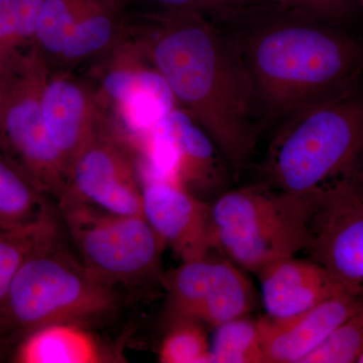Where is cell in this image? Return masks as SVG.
Returning a JSON list of instances; mask_svg holds the SVG:
<instances>
[{
    "label": "cell",
    "instance_id": "6da1fadb",
    "mask_svg": "<svg viewBox=\"0 0 363 363\" xmlns=\"http://www.w3.org/2000/svg\"><path fill=\"white\" fill-rule=\"evenodd\" d=\"M128 32L240 175L255 150L259 116L233 38L202 14L157 9L130 11Z\"/></svg>",
    "mask_w": 363,
    "mask_h": 363
},
{
    "label": "cell",
    "instance_id": "7a4b0ae2",
    "mask_svg": "<svg viewBox=\"0 0 363 363\" xmlns=\"http://www.w3.org/2000/svg\"><path fill=\"white\" fill-rule=\"evenodd\" d=\"M235 20L247 26L233 39L257 116L284 123L313 105L355 91L363 51L335 23L272 6L253 7Z\"/></svg>",
    "mask_w": 363,
    "mask_h": 363
},
{
    "label": "cell",
    "instance_id": "3957f363",
    "mask_svg": "<svg viewBox=\"0 0 363 363\" xmlns=\"http://www.w3.org/2000/svg\"><path fill=\"white\" fill-rule=\"evenodd\" d=\"M269 187L309 197L363 181V97L325 100L281 124L267 162Z\"/></svg>",
    "mask_w": 363,
    "mask_h": 363
},
{
    "label": "cell",
    "instance_id": "277c9868",
    "mask_svg": "<svg viewBox=\"0 0 363 363\" xmlns=\"http://www.w3.org/2000/svg\"><path fill=\"white\" fill-rule=\"evenodd\" d=\"M60 231L28 257L13 279L0 314V338L18 343L43 327L86 324L116 311L113 286L76 259Z\"/></svg>",
    "mask_w": 363,
    "mask_h": 363
},
{
    "label": "cell",
    "instance_id": "5b68a950",
    "mask_svg": "<svg viewBox=\"0 0 363 363\" xmlns=\"http://www.w3.org/2000/svg\"><path fill=\"white\" fill-rule=\"evenodd\" d=\"M215 245L229 260L259 274L308 245L307 199L266 186L227 191L211 203Z\"/></svg>",
    "mask_w": 363,
    "mask_h": 363
},
{
    "label": "cell",
    "instance_id": "8992f818",
    "mask_svg": "<svg viewBox=\"0 0 363 363\" xmlns=\"http://www.w3.org/2000/svg\"><path fill=\"white\" fill-rule=\"evenodd\" d=\"M49 74V65L33 48L18 52L0 70V154L33 187L58 201L69 169L50 138L43 114Z\"/></svg>",
    "mask_w": 363,
    "mask_h": 363
},
{
    "label": "cell",
    "instance_id": "52a82bcc",
    "mask_svg": "<svg viewBox=\"0 0 363 363\" xmlns=\"http://www.w3.org/2000/svg\"><path fill=\"white\" fill-rule=\"evenodd\" d=\"M59 210L81 262L105 283L162 279L164 245L143 215L111 214L87 206Z\"/></svg>",
    "mask_w": 363,
    "mask_h": 363
},
{
    "label": "cell",
    "instance_id": "ba28073f",
    "mask_svg": "<svg viewBox=\"0 0 363 363\" xmlns=\"http://www.w3.org/2000/svg\"><path fill=\"white\" fill-rule=\"evenodd\" d=\"M89 78L111 123L131 145L179 105L128 30L111 51L91 63Z\"/></svg>",
    "mask_w": 363,
    "mask_h": 363
},
{
    "label": "cell",
    "instance_id": "9c48e42d",
    "mask_svg": "<svg viewBox=\"0 0 363 363\" xmlns=\"http://www.w3.org/2000/svg\"><path fill=\"white\" fill-rule=\"evenodd\" d=\"M58 208L87 206L107 213L143 215L138 157L116 130L106 109L72 164Z\"/></svg>",
    "mask_w": 363,
    "mask_h": 363
},
{
    "label": "cell",
    "instance_id": "30bf717a",
    "mask_svg": "<svg viewBox=\"0 0 363 363\" xmlns=\"http://www.w3.org/2000/svg\"><path fill=\"white\" fill-rule=\"evenodd\" d=\"M231 260L185 262L162 274L167 292V326L195 321L217 327L245 316L255 306V291L247 277Z\"/></svg>",
    "mask_w": 363,
    "mask_h": 363
},
{
    "label": "cell",
    "instance_id": "8fae6325",
    "mask_svg": "<svg viewBox=\"0 0 363 363\" xmlns=\"http://www.w3.org/2000/svg\"><path fill=\"white\" fill-rule=\"evenodd\" d=\"M310 259L350 290H363V181L344 182L306 197Z\"/></svg>",
    "mask_w": 363,
    "mask_h": 363
},
{
    "label": "cell",
    "instance_id": "7c38bea8",
    "mask_svg": "<svg viewBox=\"0 0 363 363\" xmlns=\"http://www.w3.org/2000/svg\"><path fill=\"white\" fill-rule=\"evenodd\" d=\"M143 216L182 262L201 259L215 245L211 204L169 179L140 177Z\"/></svg>",
    "mask_w": 363,
    "mask_h": 363
},
{
    "label": "cell",
    "instance_id": "4fadbf2b",
    "mask_svg": "<svg viewBox=\"0 0 363 363\" xmlns=\"http://www.w3.org/2000/svg\"><path fill=\"white\" fill-rule=\"evenodd\" d=\"M45 128L69 172L104 111L96 84L72 71H51L42 96Z\"/></svg>",
    "mask_w": 363,
    "mask_h": 363
},
{
    "label": "cell",
    "instance_id": "5bb4252c",
    "mask_svg": "<svg viewBox=\"0 0 363 363\" xmlns=\"http://www.w3.org/2000/svg\"><path fill=\"white\" fill-rule=\"evenodd\" d=\"M362 298L363 290H348L296 317L260 318L264 363H302L357 311Z\"/></svg>",
    "mask_w": 363,
    "mask_h": 363
},
{
    "label": "cell",
    "instance_id": "9a60e30c",
    "mask_svg": "<svg viewBox=\"0 0 363 363\" xmlns=\"http://www.w3.org/2000/svg\"><path fill=\"white\" fill-rule=\"evenodd\" d=\"M257 276L262 284L267 316L272 319L298 316L324 301L350 290L326 267L311 259L292 257L281 259Z\"/></svg>",
    "mask_w": 363,
    "mask_h": 363
},
{
    "label": "cell",
    "instance_id": "2e32d148",
    "mask_svg": "<svg viewBox=\"0 0 363 363\" xmlns=\"http://www.w3.org/2000/svg\"><path fill=\"white\" fill-rule=\"evenodd\" d=\"M160 123L173 147L178 183L200 199L213 193L221 184L218 150L206 131L180 107L160 119Z\"/></svg>",
    "mask_w": 363,
    "mask_h": 363
},
{
    "label": "cell",
    "instance_id": "e0dca14e",
    "mask_svg": "<svg viewBox=\"0 0 363 363\" xmlns=\"http://www.w3.org/2000/svg\"><path fill=\"white\" fill-rule=\"evenodd\" d=\"M133 0H96L73 26L51 71H72L111 51L126 33Z\"/></svg>",
    "mask_w": 363,
    "mask_h": 363
},
{
    "label": "cell",
    "instance_id": "ac0fdd59",
    "mask_svg": "<svg viewBox=\"0 0 363 363\" xmlns=\"http://www.w3.org/2000/svg\"><path fill=\"white\" fill-rule=\"evenodd\" d=\"M13 362L18 363H95L104 362L99 345L82 325H49L18 343Z\"/></svg>",
    "mask_w": 363,
    "mask_h": 363
},
{
    "label": "cell",
    "instance_id": "d6986e66",
    "mask_svg": "<svg viewBox=\"0 0 363 363\" xmlns=\"http://www.w3.org/2000/svg\"><path fill=\"white\" fill-rule=\"evenodd\" d=\"M56 220L49 198L0 154V229H21Z\"/></svg>",
    "mask_w": 363,
    "mask_h": 363
},
{
    "label": "cell",
    "instance_id": "ffe728a7",
    "mask_svg": "<svg viewBox=\"0 0 363 363\" xmlns=\"http://www.w3.org/2000/svg\"><path fill=\"white\" fill-rule=\"evenodd\" d=\"M96 0H45L33 48L52 66L73 26Z\"/></svg>",
    "mask_w": 363,
    "mask_h": 363
},
{
    "label": "cell",
    "instance_id": "44dd1931",
    "mask_svg": "<svg viewBox=\"0 0 363 363\" xmlns=\"http://www.w3.org/2000/svg\"><path fill=\"white\" fill-rule=\"evenodd\" d=\"M215 329L210 363H264L259 320L245 315Z\"/></svg>",
    "mask_w": 363,
    "mask_h": 363
},
{
    "label": "cell",
    "instance_id": "7402d4cb",
    "mask_svg": "<svg viewBox=\"0 0 363 363\" xmlns=\"http://www.w3.org/2000/svg\"><path fill=\"white\" fill-rule=\"evenodd\" d=\"M59 230L57 220L28 228L0 229V314L9 286L26 257Z\"/></svg>",
    "mask_w": 363,
    "mask_h": 363
},
{
    "label": "cell",
    "instance_id": "603a6c76",
    "mask_svg": "<svg viewBox=\"0 0 363 363\" xmlns=\"http://www.w3.org/2000/svg\"><path fill=\"white\" fill-rule=\"evenodd\" d=\"M210 344L202 324L183 321L172 325L162 339L159 359L162 363H210Z\"/></svg>",
    "mask_w": 363,
    "mask_h": 363
},
{
    "label": "cell",
    "instance_id": "cb8c5ba5",
    "mask_svg": "<svg viewBox=\"0 0 363 363\" xmlns=\"http://www.w3.org/2000/svg\"><path fill=\"white\" fill-rule=\"evenodd\" d=\"M363 350V298L357 311L302 363H357Z\"/></svg>",
    "mask_w": 363,
    "mask_h": 363
},
{
    "label": "cell",
    "instance_id": "d4e9b609",
    "mask_svg": "<svg viewBox=\"0 0 363 363\" xmlns=\"http://www.w3.org/2000/svg\"><path fill=\"white\" fill-rule=\"evenodd\" d=\"M155 9L164 11H191L202 14L210 20H235L250 9L266 6L259 0H143Z\"/></svg>",
    "mask_w": 363,
    "mask_h": 363
},
{
    "label": "cell",
    "instance_id": "484cf974",
    "mask_svg": "<svg viewBox=\"0 0 363 363\" xmlns=\"http://www.w3.org/2000/svg\"><path fill=\"white\" fill-rule=\"evenodd\" d=\"M266 6L281 7L289 11H298L338 23L350 21L360 13L357 0H259Z\"/></svg>",
    "mask_w": 363,
    "mask_h": 363
},
{
    "label": "cell",
    "instance_id": "4316f807",
    "mask_svg": "<svg viewBox=\"0 0 363 363\" xmlns=\"http://www.w3.org/2000/svg\"><path fill=\"white\" fill-rule=\"evenodd\" d=\"M18 0H0V70L20 52L16 28Z\"/></svg>",
    "mask_w": 363,
    "mask_h": 363
},
{
    "label": "cell",
    "instance_id": "83f0119b",
    "mask_svg": "<svg viewBox=\"0 0 363 363\" xmlns=\"http://www.w3.org/2000/svg\"><path fill=\"white\" fill-rule=\"evenodd\" d=\"M45 0H18L16 28L20 51L33 48L35 30Z\"/></svg>",
    "mask_w": 363,
    "mask_h": 363
},
{
    "label": "cell",
    "instance_id": "f1b7e54d",
    "mask_svg": "<svg viewBox=\"0 0 363 363\" xmlns=\"http://www.w3.org/2000/svg\"><path fill=\"white\" fill-rule=\"evenodd\" d=\"M358 6H359L360 14L363 16V0H357Z\"/></svg>",
    "mask_w": 363,
    "mask_h": 363
},
{
    "label": "cell",
    "instance_id": "f546056e",
    "mask_svg": "<svg viewBox=\"0 0 363 363\" xmlns=\"http://www.w3.org/2000/svg\"><path fill=\"white\" fill-rule=\"evenodd\" d=\"M357 363H363V350L359 353V355H358Z\"/></svg>",
    "mask_w": 363,
    "mask_h": 363
},
{
    "label": "cell",
    "instance_id": "4dcf8cb0",
    "mask_svg": "<svg viewBox=\"0 0 363 363\" xmlns=\"http://www.w3.org/2000/svg\"><path fill=\"white\" fill-rule=\"evenodd\" d=\"M1 108H2V97H1V88H0V118H1Z\"/></svg>",
    "mask_w": 363,
    "mask_h": 363
},
{
    "label": "cell",
    "instance_id": "1f68e13d",
    "mask_svg": "<svg viewBox=\"0 0 363 363\" xmlns=\"http://www.w3.org/2000/svg\"><path fill=\"white\" fill-rule=\"evenodd\" d=\"M2 344H4V341L1 340V338H0V358L2 357Z\"/></svg>",
    "mask_w": 363,
    "mask_h": 363
}]
</instances>
